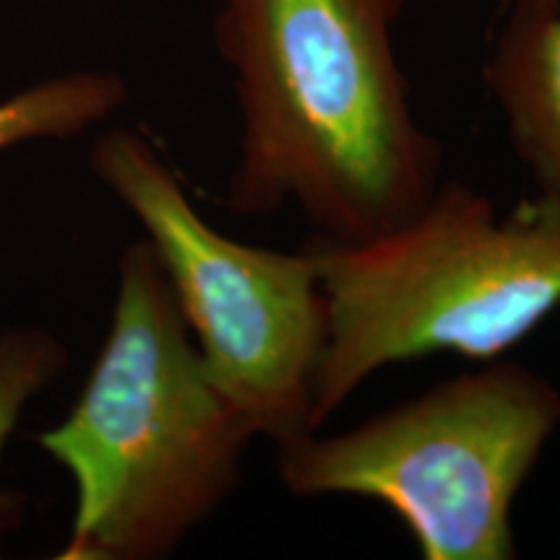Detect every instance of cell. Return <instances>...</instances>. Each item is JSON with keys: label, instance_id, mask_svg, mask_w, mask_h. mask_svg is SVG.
<instances>
[{"label": "cell", "instance_id": "3957f363", "mask_svg": "<svg viewBox=\"0 0 560 560\" xmlns=\"http://www.w3.org/2000/svg\"><path fill=\"white\" fill-rule=\"evenodd\" d=\"M330 314L314 374V429L376 371L457 353L493 361L560 306V202L537 192L501 213L457 179L361 242H306Z\"/></svg>", "mask_w": 560, "mask_h": 560}, {"label": "cell", "instance_id": "ba28073f", "mask_svg": "<svg viewBox=\"0 0 560 560\" xmlns=\"http://www.w3.org/2000/svg\"><path fill=\"white\" fill-rule=\"evenodd\" d=\"M66 369V350L37 330L0 335V452L13 425L37 392Z\"/></svg>", "mask_w": 560, "mask_h": 560}, {"label": "cell", "instance_id": "52a82bcc", "mask_svg": "<svg viewBox=\"0 0 560 560\" xmlns=\"http://www.w3.org/2000/svg\"><path fill=\"white\" fill-rule=\"evenodd\" d=\"M125 102L115 73H73L39 83L0 104V151L37 138H73Z\"/></svg>", "mask_w": 560, "mask_h": 560}, {"label": "cell", "instance_id": "277c9868", "mask_svg": "<svg viewBox=\"0 0 560 560\" xmlns=\"http://www.w3.org/2000/svg\"><path fill=\"white\" fill-rule=\"evenodd\" d=\"M558 429L560 392L501 355L348 431L276 444V475L296 499L382 503L423 560H511L514 501Z\"/></svg>", "mask_w": 560, "mask_h": 560}, {"label": "cell", "instance_id": "5b68a950", "mask_svg": "<svg viewBox=\"0 0 560 560\" xmlns=\"http://www.w3.org/2000/svg\"><path fill=\"white\" fill-rule=\"evenodd\" d=\"M91 170L145 229L208 376L272 444L314 429V374L330 314L310 252L242 244L210 226L136 130L96 140Z\"/></svg>", "mask_w": 560, "mask_h": 560}, {"label": "cell", "instance_id": "6da1fadb", "mask_svg": "<svg viewBox=\"0 0 560 560\" xmlns=\"http://www.w3.org/2000/svg\"><path fill=\"white\" fill-rule=\"evenodd\" d=\"M402 11L405 0H223L215 45L242 115L231 213L293 208L312 236L361 242L429 202L444 145L412 112L392 37Z\"/></svg>", "mask_w": 560, "mask_h": 560}, {"label": "cell", "instance_id": "8992f818", "mask_svg": "<svg viewBox=\"0 0 560 560\" xmlns=\"http://www.w3.org/2000/svg\"><path fill=\"white\" fill-rule=\"evenodd\" d=\"M482 81L537 192L560 202V0H506Z\"/></svg>", "mask_w": 560, "mask_h": 560}, {"label": "cell", "instance_id": "7a4b0ae2", "mask_svg": "<svg viewBox=\"0 0 560 560\" xmlns=\"http://www.w3.org/2000/svg\"><path fill=\"white\" fill-rule=\"evenodd\" d=\"M252 439L208 376L151 242H132L86 387L39 436L75 480L73 529L58 558L170 556L240 490Z\"/></svg>", "mask_w": 560, "mask_h": 560}]
</instances>
